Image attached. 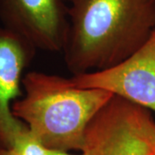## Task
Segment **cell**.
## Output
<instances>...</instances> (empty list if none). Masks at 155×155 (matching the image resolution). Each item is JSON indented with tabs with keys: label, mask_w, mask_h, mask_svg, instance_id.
<instances>
[{
	"label": "cell",
	"mask_w": 155,
	"mask_h": 155,
	"mask_svg": "<svg viewBox=\"0 0 155 155\" xmlns=\"http://www.w3.org/2000/svg\"><path fill=\"white\" fill-rule=\"evenodd\" d=\"M62 50L73 75L104 70L132 55L155 29V0H68Z\"/></svg>",
	"instance_id": "cell-1"
},
{
	"label": "cell",
	"mask_w": 155,
	"mask_h": 155,
	"mask_svg": "<svg viewBox=\"0 0 155 155\" xmlns=\"http://www.w3.org/2000/svg\"><path fill=\"white\" fill-rule=\"evenodd\" d=\"M23 96L11 106L12 114L47 148L83 150L89 123L114 97L101 89L79 88L70 78L41 72L26 73Z\"/></svg>",
	"instance_id": "cell-2"
},
{
	"label": "cell",
	"mask_w": 155,
	"mask_h": 155,
	"mask_svg": "<svg viewBox=\"0 0 155 155\" xmlns=\"http://www.w3.org/2000/svg\"><path fill=\"white\" fill-rule=\"evenodd\" d=\"M70 79L77 87L104 90L155 112V29L140 49L119 64Z\"/></svg>",
	"instance_id": "cell-3"
},
{
	"label": "cell",
	"mask_w": 155,
	"mask_h": 155,
	"mask_svg": "<svg viewBox=\"0 0 155 155\" xmlns=\"http://www.w3.org/2000/svg\"><path fill=\"white\" fill-rule=\"evenodd\" d=\"M2 26L36 49L62 52L69 30L66 0H0Z\"/></svg>",
	"instance_id": "cell-4"
},
{
	"label": "cell",
	"mask_w": 155,
	"mask_h": 155,
	"mask_svg": "<svg viewBox=\"0 0 155 155\" xmlns=\"http://www.w3.org/2000/svg\"><path fill=\"white\" fill-rule=\"evenodd\" d=\"M36 48L25 39L0 27V147L9 150L27 125L13 116L12 104L22 97V72Z\"/></svg>",
	"instance_id": "cell-5"
},
{
	"label": "cell",
	"mask_w": 155,
	"mask_h": 155,
	"mask_svg": "<svg viewBox=\"0 0 155 155\" xmlns=\"http://www.w3.org/2000/svg\"><path fill=\"white\" fill-rule=\"evenodd\" d=\"M6 155H49V149L34 136L27 127L20 134Z\"/></svg>",
	"instance_id": "cell-6"
},
{
	"label": "cell",
	"mask_w": 155,
	"mask_h": 155,
	"mask_svg": "<svg viewBox=\"0 0 155 155\" xmlns=\"http://www.w3.org/2000/svg\"><path fill=\"white\" fill-rule=\"evenodd\" d=\"M49 155H85L84 153L81 154H71L68 153V152H63V151H57V150L49 149Z\"/></svg>",
	"instance_id": "cell-7"
},
{
	"label": "cell",
	"mask_w": 155,
	"mask_h": 155,
	"mask_svg": "<svg viewBox=\"0 0 155 155\" xmlns=\"http://www.w3.org/2000/svg\"><path fill=\"white\" fill-rule=\"evenodd\" d=\"M0 155H6L5 150L4 149V148H2L1 147H0Z\"/></svg>",
	"instance_id": "cell-8"
},
{
	"label": "cell",
	"mask_w": 155,
	"mask_h": 155,
	"mask_svg": "<svg viewBox=\"0 0 155 155\" xmlns=\"http://www.w3.org/2000/svg\"><path fill=\"white\" fill-rule=\"evenodd\" d=\"M153 155H155V151H154V154H153Z\"/></svg>",
	"instance_id": "cell-9"
}]
</instances>
